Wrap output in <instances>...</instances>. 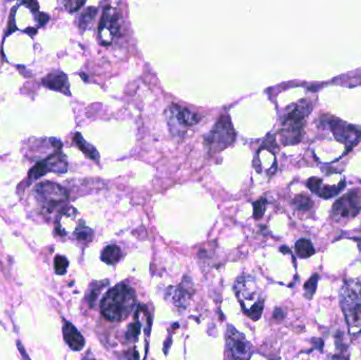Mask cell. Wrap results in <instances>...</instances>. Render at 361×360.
I'll return each instance as SVG.
<instances>
[{"label":"cell","mask_w":361,"mask_h":360,"mask_svg":"<svg viewBox=\"0 0 361 360\" xmlns=\"http://www.w3.org/2000/svg\"><path fill=\"white\" fill-rule=\"evenodd\" d=\"M136 304V295L132 289L119 284L108 292L101 302L103 315L110 321L125 319Z\"/></svg>","instance_id":"1"},{"label":"cell","mask_w":361,"mask_h":360,"mask_svg":"<svg viewBox=\"0 0 361 360\" xmlns=\"http://www.w3.org/2000/svg\"><path fill=\"white\" fill-rule=\"evenodd\" d=\"M341 307L350 331L361 330V284H346L342 290Z\"/></svg>","instance_id":"2"},{"label":"cell","mask_w":361,"mask_h":360,"mask_svg":"<svg viewBox=\"0 0 361 360\" xmlns=\"http://www.w3.org/2000/svg\"><path fill=\"white\" fill-rule=\"evenodd\" d=\"M310 110L311 106L309 103L302 102L296 105L294 109L287 114L284 121V129L282 131V141L284 145H292L300 141L304 119Z\"/></svg>","instance_id":"3"},{"label":"cell","mask_w":361,"mask_h":360,"mask_svg":"<svg viewBox=\"0 0 361 360\" xmlns=\"http://www.w3.org/2000/svg\"><path fill=\"white\" fill-rule=\"evenodd\" d=\"M235 139L236 133L230 117L222 116L206 138V145L210 152L218 153L231 146Z\"/></svg>","instance_id":"4"},{"label":"cell","mask_w":361,"mask_h":360,"mask_svg":"<svg viewBox=\"0 0 361 360\" xmlns=\"http://www.w3.org/2000/svg\"><path fill=\"white\" fill-rule=\"evenodd\" d=\"M36 197L48 209L52 211L58 206L63 205L68 200L67 191L59 185L52 182H44L38 184L35 188Z\"/></svg>","instance_id":"5"},{"label":"cell","mask_w":361,"mask_h":360,"mask_svg":"<svg viewBox=\"0 0 361 360\" xmlns=\"http://www.w3.org/2000/svg\"><path fill=\"white\" fill-rule=\"evenodd\" d=\"M361 208V198L356 191H351L344 197L337 200L333 205L332 214L339 219H350L358 214Z\"/></svg>","instance_id":"6"},{"label":"cell","mask_w":361,"mask_h":360,"mask_svg":"<svg viewBox=\"0 0 361 360\" xmlns=\"http://www.w3.org/2000/svg\"><path fill=\"white\" fill-rule=\"evenodd\" d=\"M331 130L339 142L351 143L352 145H355V143L361 138V128L345 124L339 119H334L331 122Z\"/></svg>","instance_id":"7"},{"label":"cell","mask_w":361,"mask_h":360,"mask_svg":"<svg viewBox=\"0 0 361 360\" xmlns=\"http://www.w3.org/2000/svg\"><path fill=\"white\" fill-rule=\"evenodd\" d=\"M168 121L171 122L174 126V124H177L178 126L182 127H191L195 126L199 121L200 117L197 113L192 112L185 108H180L178 106H172L168 109Z\"/></svg>","instance_id":"8"},{"label":"cell","mask_w":361,"mask_h":360,"mask_svg":"<svg viewBox=\"0 0 361 360\" xmlns=\"http://www.w3.org/2000/svg\"><path fill=\"white\" fill-rule=\"evenodd\" d=\"M100 34L102 36H109L112 38L119 31V17L116 12L110 7H107L104 10V14L100 22Z\"/></svg>","instance_id":"9"},{"label":"cell","mask_w":361,"mask_h":360,"mask_svg":"<svg viewBox=\"0 0 361 360\" xmlns=\"http://www.w3.org/2000/svg\"><path fill=\"white\" fill-rule=\"evenodd\" d=\"M63 334H64L65 341L67 342L71 350L81 351L83 349V346H85V339H83L81 334L71 322L69 321L64 322Z\"/></svg>","instance_id":"10"},{"label":"cell","mask_w":361,"mask_h":360,"mask_svg":"<svg viewBox=\"0 0 361 360\" xmlns=\"http://www.w3.org/2000/svg\"><path fill=\"white\" fill-rule=\"evenodd\" d=\"M43 86L49 88L54 91H59L64 94L70 95V89H69V81L67 76L63 73V72L55 71L52 73L48 74L43 79H42Z\"/></svg>","instance_id":"11"},{"label":"cell","mask_w":361,"mask_h":360,"mask_svg":"<svg viewBox=\"0 0 361 360\" xmlns=\"http://www.w3.org/2000/svg\"><path fill=\"white\" fill-rule=\"evenodd\" d=\"M228 345H230L233 354L237 357H243L248 354V345L243 336L240 335L238 332H236V334L230 333Z\"/></svg>","instance_id":"12"},{"label":"cell","mask_w":361,"mask_h":360,"mask_svg":"<svg viewBox=\"0 0 361 360\" xmlns=\"http://www.w3.org/2000/svg\"><path fill=\"white\" fill-rule=\"evenodd\" d=\"M48 167H49L50 171L58 172V173H65L67 171L68 168V163L65 158V155L63 154L62 151H56L54 154H52L50 158H48L46 160Z\"/></svg>","instance_id":"13"},{"label":"cell","mask_w":361,"mask_h":360,"mask_svg":"<svg viewBox=\"0 0 361 360\" xmlns=\"http://www.w3.org/2000/svg\"><path fill=\"white\" fill-rule=\"evenodd\" d=\"M74 142L76 143V145L78 146V148L85 153L88 158H90L91 160L98 162L100 160V155L98 150H96L92 145H90L89 143H87L85 140L82 139L80 133H76L74 137Z\"/></svg>","instance_id":"14"},{"label":"cell","mask_w":361,"mask_h":360,"mask_svg":"<svg viewBox=\"0 0 361 360\" xmlns=\"http://www.w3.org/2000/svg\"><path fill=\"white\" fill-rule=\"evenodd\" d=\"M122 258V250L116 245H108L102 253V260L110 265L116 264Z\"/></svg>","instance_id":"15"},{"label":"cell","mask_w":361,"mask_h":360,"mask_svg":"<svg viewBox=\"0 0 361 360\" xmlns=\"http://www.w3.org/2000/svg\"><path fill=\"white\" fill-rule=\"evenodd\" d=\"M296 254L303 259H307L315 254V248L307 239H300L295 244Z\"/></svg>","instance_id":"16"},{"label":"cell","mask_w":361,"mask_h":360,"mask_svg":"<svg viewBox=\"0 0 361 360\" xmlns=\"http://www.w3.org/2000/svg\"><path fill=\"white\" fill-rule=\"evenodd\" d=\"M344 186H345L344 181L340 182L338 185H335V186H329V185L321 186L317 196L321 197L322 199H331L336 195H338L340 191H342Z\"/></svg>","instance_id":"17"},{"label":"cell","mask_w":361,"mask_h":360,"mask_svg":"<svg viewBox=\"0 0 361 360\" xmlns=\"http://www.w3.org/2000/svg\"><path fill=\"white\" fill-rule=\"evenodd\" d=\"M48 172H50V169H49V167H48L46 160L40 161L38 163H36L31 168V170L29 171V177L32 179H37V178L43 176L44 174H47Z\"/></svg>","instance_id":"18"},{"label":"cell","mask_w":361,"mask_h":360,"mask_svg":"<svg viewBox=\"0 0 361 360\" xmlns=\"http://www.w3.org/2000/svg\"><path fill=\"white\" fill-rule=\"evenodd\" d=\"M318 281H319V275H318V274H314V275H312L311 277L305 282V284H304V291H305V297H306L307 299H311L312 296L315 295L316 290H317Z\"/></svg>","instance_id":"19"},{"label":"cell","mask_w":361,"mask_h":360,"mask_svg":"<svg viewBox=\"0 0 361 360\" xmlns=\"http://www.w3.org/2000/svg\"><path fill=\"white\" fill-rule=\"evenodd\" d=\"M293 204L296 206V208L298 210H308L312 207V201L310 198H308L307 196H304V195H299L297 196L294 201H293Z\"/></svg>","instance_id":"20"},{"label":"cell","mask_w":361,"mask_h":360,"mask_svg":"<svg viewBox=\"0 0 361 360\" xmlns=\"http://www.w3.org/2000/svg\"><path fill=\"white\" fill-rule=\"evenodd\" d=\"M96 12H98V10L95 8H88L85 12H83L79 19V28L81 30H86V28L89 26V23L93 20Z\"/></svg>","instance_id":"21"},{"label":"cell","mask_w":361,"mask_h":360,"mask_svg":"<svg viewBox=\"0 0 361 360\" xmlns=\"http://www.w3.org/2000/svg\"><path fill=\"white\" fill-rule=\"evenodd\" d=\"M69 265L68 260L63 256H56L54 259V269L57 275H65Z\"/></svg>","instance_id":"22"},{"label":"cell","mask_w":361,"mask_h":360,"mask_svg":"<svg viewBox=\"0 0 361 360\" xmlns=\"http://www.w3.org/2000/svg\"><path fill=\"white\" fill-rule=\"evenodd\" d=\"M266 208V201L264 199H261L257 202L254 203V217L256 219H260L263 217L264 212H265Z\"/></svg>","instance_id":"23"},{"label":"cell","mask_w":361,"mask_h":360,"mask_svg":"<svg viewBox=\"0 0 361 360\" xmlns=\"http://www.w3.org/2000/svg\"><path fill=\"white\" fill-rule=\"evenodd\" d=\"M262 311H263V302L260 301L247 311V315L254 320H258L262 315Z\"/></svg>","instance_id":"24"},{"label":"cell","mask_w":361,"mask_h":360,"mask_svg":"<svg viewBox=\"0 0 361 360\" xmlns=\"http://www.w3.org/2000/svg\"><path fill=\"white\" fill-rule=\"evenodd\" d=\"M322 186V179L318 178V177H311L307 181V187L308 189L311 191V193L314 194H318L319 190Z\"/></svg>","instance_id":"25"},{"label":"cell","mask_w":361,"mask_h":360,"mask_svg":"<svg viewBox=\"0 0 361 360\" xmlns=\"http://www.w3.org/2000/svg\"><path fill=\"white\" fill-rule=\"evenodd\" d=\"M140 331H141V325H140V322H136L133 323V325H131L129 327V330H128V333H127V338L129 339H134L137 338L139 334H140Z\"/></svg>","instance_id":"26"},{"label":"cell","mask_w":361,"mask_h":360,"mask_svg":"<svg viewBox=\"0 0 361 360\" xmlns=\"http://www.w3.org/2000/svg\"><path fill=\"white\" fill-rule=\"evenodd\" d=\"M85 2H74V0H72V2H67L65 5H66V8L69 12H71V13H73V12H76L78 11L82 6H85Z\"/></svg>","instance_id":"27"},{"label":"cell","mask_w":361,"mask_h":360,"mask_svg":"<svg viewBox=\"0 0 361 360\" xmlns=\"http://www.w3.org/2000/svg\"><path fill=\"white\" fill-rule=\"evenodd\" d=\"M107 283H102L101 285H99L98 287H96V289H94L92 292H91V294H90V296H89V302H90V305L91 306H94V303H95V301H96V299H98V297H99V294H100V292L102 291V289H103V287L106 285Z\"/></svg>","instance_id":"28"},{"label":"cell","mask_w":361,"mask_h":360,"mask_svg":"<svg viewBox=\"0 0 361 360\" xmlns=\"http://www.w3.org/2000/svg\"><path fill=\"white\" fill-rule=\"evenodd\" d=\"M76 235H77V239L79 240H88L89 236L91 235V231L88 229H80Z\"/></svg>","instance_id":"29"},{"label":"cell","mask_w":361,"mask_h":360,"mask_svg":"<svg viewBox=\"0 0 361 360\" xmlns=\"http://www.w3.org/2000/svg\"><path fill=\"white\" fill-rule=\"evenodd\" d=\"M16 343H17V347H18L19 353H20V355H21L22 359H23V360H31V358L29 357L28 353H27V352H26V350H25V347H23V345L21 344V342L18 340Z\"/></svg>","instance_id":"30"},{"label":"cell","mask_w":361,"mask_h":360,"mask_svg":"<svg viewBox=\"0 0 361 360\" xmlns=\"http://www.w3.org/2000/svg\"><path fill=\"white\" fill-rule=\"evenodd\" d=\"M311 341H312L311 343L315 345V347H316L317 350H319V351H322V350H323L324 342H323V340H322V339H320V338H314V339H312Z\"/></svg>","instance_id":"31"},{"label":"cell","mask_w":361,"mask_h":360,"mask_svg":"<svg viewBox=\"0 0 361 360\" xmlns=\"http://www.w3.org/2000/svg\"><path fill=\"white\" fill-rule=\"evenodd\" d=\"M48 21H49V16H48L47 14H44V13L39 14V17H38V23H39V26L46 25V23H47Z\"/></svg>","instance_id":"32"},{"label":"cell","mask_w":361,"mask_h":360,"mask_svg":"<svg viewBox=\"0 0 361 360\" xmlns=\"http://www.w3.org/2000/svg\"><path fill=\"white\" fill-rule=\"evenodd\" d=\"M274 317L278 320H281L284 318V313L281 308H276L274 311Z\"/></svg>","instance_id":"33"},{"label":"cell","mask_w":361,"mask_h":360,"mask_svg":"<svg viewBox=\"0 0 361 360\" xmlns=\"http://www.w3.org/2000/svg\"><path fill=\"white\" fill-rule=\"evenodd\" d=\"M332 360H348V357H345L342 354H338V355H334L332 357Z\"/></svg>","instance_id":"34"},{"label":"cell","mask_w":361,"mask_h":360,"mask_svg":"<svg viewBox=\"0 0 361 360\" xmlns=\"http://www.w3.org/2000/svg\"><path fill=\"white\" fill-rule=\"evenodd\" d=\"M281 251H282V253H290V250H288V248L286 246H282L281 247Z\"/></svg>","instance_id":"35"}]
</instances>
